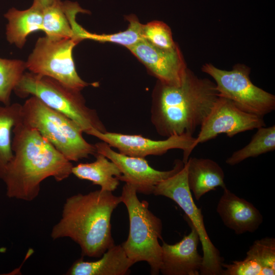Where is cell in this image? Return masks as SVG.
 <instances>
[{"label": "cell", "mask_w": 275, "mask_h": 275, "mask_svg": "<svg viewBox=\"0 0 275 275\" xmlns=\"http://www.w3.org/2000/svg\"><path fill=\"white\" fill-rule=\"evenodd\" d=\"M87 134L93 136L118 150L119 153L133 157L145 158L149 155H162L169 150L175 149L183 151L182 161L187 162L194 150L195 138L184 134L173 135L163 140H153L142 135L127 134L106 131L101 132L95 129Z\"/></svg>", "instance_id": "30bf717a"}, {"label": "cell", "mask_w": 275, "mask_h": 275, "mask_svg": "<svg viewBox=\"0 0 275 275\" xmlns=\"http://www.w3.org/2000/svg\"><path fill=\"white\" fill-rule=\"evenodd\" d=\"M81 91L48 76L25 72L14 89L20 98L35 96L49 107L69 118L86 134L92 129L107 131L96 109L88 107Z\"/></svg>", "instance_id": "5b68a950"}, {"label": "cell", "mask_w": 275, "mask_h": 275, "mask_svg": "<svg viewBox=\"0 0 275 275\" xmlns=\"http://www.w3.org/2000/svg\"><path fill=\"white\" fill-rule=\"evenodd\" d=\"M13 134V157L2 179L9 198L33 201L39 195L44 180L52 177L59 182L72 174L71 161L36 130L20 120Z\"/></svg>", "instance_id": "6da1fadb"}, {"label": "cell", "mask_w": 275, "mask_h": 275, "mask_svg": "<svg viewBox=\"0 0 275 275\" xmlns=\"http://www.w3.org/2000/svg\"><path fill=\"white\" fill-rule=\"evenodd\" d=\"M80 41L75 38L39 37L25 62L31 72L52 78L72 89L81 91L89 85L78 75L73 49Z\"/></svg>", "instance_id": "9c48e42d"}, {"label": "cell", "mask_w": 275, "mask_h": 275, "mask_svg": "<svg viewBox=\"0 0 275 275\" xmlns=\"http://www.w3.org/2000/svg\"><path fill=\"white\" fill-rule=\"evenodd\" d=\"M216 211L224 225L238 235L256 231L263 222L253 204L231 192L227 187L218 202Z\"/></svg>", "instance_id": "9a60e30c"}, {"label": "cell", "mask_w": 275, "mask_h": 275, "mask_svg": "<svg viewBox=\"0 0 275 275\" xmlns=\"http://www.w3.org/2000/svg\"><path fill=\"white\" fill-rule=\"evenodd\" d=\"M120 197L129 220L128 236L121 245L133 264L147 262L151 274H158L161 264L162 248L158 240H162V222L149 209L148 202L139 199L132 185L125 183Z\"/></svg>", "instance_id": "8992f818"}, {"label": "cell", "mask_w": 275, "mask_h": 275, "mask_svg": "<svg viewBox=\"0 0 275 275\" xmlns=\"http://www.w3.org/2000/svg\"><path fill=\"white\" fill-rule=\"evenodd\" d=\"M218 97L214 82L198 77L187 69L179 86L158 81L153 96L151 122L162 136L193 135Z\"/></svg>", "instance_id": "7a4b0ae2"}, {"label": "cell", "mask_w": 275, "mask_h": 275, "mask_svg": "<svg viewBox=\"0 0 275 275\" xmlns=\"http://www.w3.org/2000/svg\"><path fill=\"white\" fill-rule=\"evenodd\" d=\"M53 0H33V5L44 9L50 5Z\"/></svg>", "instance_id": "83f0119b"}, {"label": "cell", "mask_w": 275, "mask_h": 275, "mask_svg": "<svg viewBox=\"0 0 275 275\" xmlns=\"http://www.w3.org/2000/svg\"><path fill=\"white\" fill-rule=\"evenodd\" d=\"M121 203L120 196L101 189L72 196L66 199L51 237H69L79 245L83 256L100 257L115 244L111 219Z\"/></svg>", "instance_id": "3957f363"}, {"label": "cell", "mask_w": 275, "mask_h": 275, "mask_svg": "<svg viewBox=\"0 0 275 275\" xmlns=\"http://www.w3.org/2000/svg\"><path fill=\"white\" fill-rule=\"evenodd\" d=\"M96 159L90 163L73 166L72 174L81 180L90 181L101 189L113 192L119 185L121 173L117 165L104 155L97 153Z\"/></svg>", "instance_id": "d6986e66"}, {"label": "cell", "mask_w": 275, "mask_h": 275, "mask_svg": "<svg viewBox=\"0 0 275 275\" xmlns=\"http://www.w3.org/2000/svg\"><path fill=\"white\" fill-rule=\"evenodd\" d=\"M8 23L6 28L7 40L11 44L22 48L31 34L43 30V9L34 5L20 10L10 9L5 14Z\"/></svg>", "instance_id": "ac0fdd59"}, {"label": "cell", "mask_w": 275, "mask_h": 275, "mask_svg": "<svg viewBox=\"0 0 275 275\" xmlns=\"http://www.w3.org/2000/svg\"><path fill=\"white\" fill-rule=\"evenodd\" d=\"M26 69L25 62L0 58V103L11 104V96Z\"/></svg>", "instance_id": "cb8c5ba5"}, {"label": "cell", "mask_w": 275, "mask_h": 275, "mask_svg": "<svg viewBox=\"0 0 275 275\" xmlns=\"http://www.w3.org/2000/svg\"><path fill=\"white\" fill-rule=\"evenodd\" d=\"M246 257L262 268L263 275L275 274V239L266 237L255 240L246 252Z\"/></svg>", "instance_id": "d4e9b609"}, {"label": "cell", "mask_w": 275, "mask_h": 275, "mask_svg": "<svg viewBox=\"0 0 275 275\" xmlns=\"http://www.w3.org/2000/svg\"><path fill=\"white\" fill-rule=\"evenodd\" d=\"M20 120L36 130L70 161L97 153L95 145L84 138V131L78 124L35 96H30L22 104Z\"/></svg>", "instance_id": "277c9868"}, {"label": "cell", "mask_w": 275, "mask_h": 275, "mask_svg": "<svg viewBox=\"0 0 275 275\" xmlns=\"http://www.w3.org/2000/svg\"><path fill=\"white\" fill-rule=\"evenodd\" d=\"M133 263L126 255L121 244L113 245L101 258L95 261L79 259L67 272L70 275H125L129 273Z\"/></svg>", "instance_id": "2e32d148"}, {"label": "cell", "mask_w": 275, "mask_h": 275, "mask_svg": "<svg viewBox=\"0 0 275 275\" xmlns=\"http://www.w3.org/2000/svg\"><path fill=\"white\" fill-rule=\"evenodd\" d=\"M129 22L127 30L112 34L97 35L90 33L80 27L77 32V37L81 41L90 39L101 42H109L119 44L127 48L144 39L142 34V25L134 15L127 17Z\"/></svg>", "instance_id": "603a6c76"}, {"label": "cell", "mask_w": 275, "mask_h": 275, "mask_svg": "<svg viewBox=\"0 0 275 275\" xmlns=\"http://www.w3.org/2000/svg\"><path fill=\"white\" fill-rule=\"evenodd\" d=\"M153 194L166 197L176 203L185 212L187 221L197 230L203 254L200 274L223 275V259L209 237L201 209L195 204L188 187L187 163L177 173L159 182Z\"/></svg>", "instance_id": "52a82bcc"}, {"label": "cell", "mask_w": 275, "mask_h": 275, "mask_svg": "<svg viewBox=\"0 0 275 275\" xmlns=\"http://www.w3.org/2000/svg\"><path fill=\"white\" fill-rule=\"evenodd\" d=\"M142 34L144 39L158 48L171 49L177 46L173 41L170 28L163 22L153 21L143 24Z\"/></svg>", "instance_id": "484cf974"}, {"label": "cell", "mask_w": 275, "mask_h": 275, "mask_svg": "<svg viewBox=\"0 0 275 275\" xmlns=\"http://www.w3.org/2000/svg\"><path fill=\"white\" fill-rule=\"evenodd\" d=\"M189 188L197 201L217 187H226L221 166L209 158L191 157L187 161Z\"/></svg>", "instance_id": "e0dca14e"}, {"label": "cell", "mask_w": 275, "mask_h": 275, "mask_svg": "<svg viewBox=\"0 0 275 275\" xmlns=\"http://www.w3.org/2000/svg\"><path fill=\"white\" fill-rule=\"evenodd\" d=\"M69 7L61 0H53L43 9L42 31L52 39L74 38Z\"/></svg>", "instance_id": "44dd1931"}, {"label": "cell", "mask_w": 275, "mask_h": 275, "mask_svg": "<svg viewBox=\"0 0 275 275\" xmlns=\"http://www.w3.org/2000/svg\"><path fill=\"white\" fill-rule=\"evenodd\" d=\"M190 233L180 241L170 244L163 241L160 272L164 275H199L203 256L198 252L199 234L188 221Z\"/></svg>", "instance_id": "5bb4252c"}, {"label": "cell", "mask_w": 275, "mask_h": 275, "mask_svg": "<svg viewBox=\"0 0 275 275\" xmlns=\"http://www.w3.org/2000/svg\"><path fill=\"white\" fill-rule=\"evenodd\" d=\"M223 275H263L262 267L246 257L240 261H233L229 264L222 263Z\"/></svg>", "instance_id": "4316f807"}, {"label": "cell", "mask_w": 275, "mask_h": 275, "mask_svg": "<svg viewBox=\"0 0 275 275\" xmlns=\"http://www.w3.org/2000/svg\"><path fill=\"white\" fill-rule=\"evenodd\" d=\"M202 70L215 82L219 97L233 102L240 109L262 117L275 109V96L255 86L250 78V68L236 64L230 71L205 64Z\"/></svg>", "instance_id": "ba28073f"}, {"label": "cell", "mask_w": 275, "mask_h": 275, "mask_svg": "<svg viewBox=\"0 0 275 275\" xmlns=\"http://www.w3.org/2000/svg\"><path fill=\"white\" fill-rule=\"evenodd\" d=\"M250 143L243 148L234 152L228 158L226 163L237 164L244 160L257 157L275 149V126L261 127L257 129Z\"/></svg>", "instance_id": "7402d4cb"}, {"label": "cell", "mask_w": 275, "mask_h": 275, "mask_svg": "<svg viewBox=\"0 0 275 275\" xmlns=\"http://www.w3.org/2000/svg\"><path fill=\"white\" fill-rule=\"evenodd\" d=\"M263 126H265L263 117L245 112L230 100L219 96L201 125L193 148L221 134L232 138L240 132Z\"/></svg>", "instance_id": "8fae6325"}, {"label": "cell", "mask_w": 275, "mask_h": 275, "mask_svg": "<svg viewBox=\"0 0 275 275\" xmlns=\"http://www.w3.org/2000/svg\"><path fill=\"white\" fill-rule=\"evenodd\" d=\"M22 104L18 103L4 105L0 103V179L12 160L13 129L21 119Z\"/></svg>", "instance_id": "ffe728a7"}, {"label": "cell", "mask_w": 275, "mask_h": 275, "mask_svg": "<svg viewBox=\"0 0 275 275\" xmlns=\"http://www.w3.org/2000/svg\"><path fill=\"white\" fill-rule=\"evenodd\" d=\"M94 145L97 153L104 155L118 167L121 173L118 178L120 181L132 185L137 193L146 195L153 194L159 182L176 174L184 165L182 160L176 159L172 169L159 171L151 167L145 158L117 152L104 142H98Z\"/></svg>", "instance_id": "7c38bea8"}, {"label": "cell", "mask_w": 275, "mask_h": 275, "mask_svg": "<svg viewBox=\"0 0 275 275\" xmlns=\"http://www.w3.org/2000/svg\"><path fill=\"white\" fill-rule=\"evenodd\" d=\"M127 48L160 82L170 86L181 84L187 68L178 46L161 49L143 39Z\"/></svg>", "instance_id": "4fadbf2b"}]
</instances>
